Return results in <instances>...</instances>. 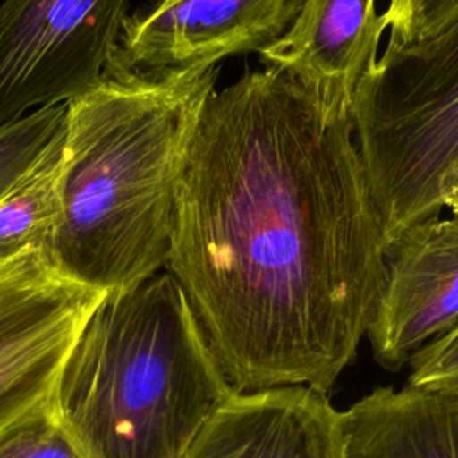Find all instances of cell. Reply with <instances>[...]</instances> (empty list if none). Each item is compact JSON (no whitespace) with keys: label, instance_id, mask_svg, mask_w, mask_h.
<instances>
[{"label":"cell","instance_id":"obj_14","mask_svg":"<svg viewBox=\"0 0 458 458\" xmlns=\"http://www.w3.org/2000/svg\"><path fill=\"white\" fill-rule=\"evenodd\" d=\"M0 458H88L52 401L0 435Z\"/></svg>","mask_w":458,"mask_h":458},{"label":"cell","instance_id":"obj_3","mask_svg":"<svg viewBox=\"0 0 458 458\" xmlns=\"http://www.w3.org/2000/svg\"><path fill=\"white\" fill-rule=\"evenodd\" d=\"M234 392L182 288L161 270L102 299L64 360L52 408L88 458H186Z\"/></svg>","mask_w":458,"mask_h":458},{"label":"cell","instance_id":"obj_16","mask_svg":"<svg viewBox=\"0 0 458 458\" xmlns=\"http://www.w3.org/2000/svg\"><path fill=\"white\" fill-rule=\"evenodd\" d=\"M458 13V0H388L383 13L392 43L415 41Z\"/></svg>","mask_w":458,"mask_h":458},{"label":"cell","instance_id":"obj_11","mask_svg":"<svg viewBox=\"0 0 458 458\" xmlns=\"http://www.w3.org/2000/svg\"><path fill=\"white\" fill-rule=\"evenodd\" d=\"M340 458H458V394L376 388L340 411Z\"/></svg>","mask_w":458,"mask_h":458},{"label":"cell","instance_id":"obj_1","mask_svg":"<svg viewBox=\"0 0 458 458\" xmlns=\"http://www.w3.org/2000/svg\"><path fill=\"white\" fill-rule=\"evenodd\" d=\"M165 268L236 392L327 394L386 279L352 118L276 66L213 89L177 182Z\"/></svg>","mask_w":458,"mask_h":458},{"label":"cell","instance_id":"obj_9","mask_svg":"<svg viewBox=\"0 0 458 458\" xmlns=\"http://www.w3.org/2000/svg\"><path fill=\"white\" fill-rule=\"evenodd\" d=\"M340 411L310 386L234 392L186 458H340Z\"/></svg>","mask_w":458,"mask_h":458},{"label":"cell","instance_id":"obj_13","mask_svg":"<svg viewBox=\"0 0 458 458\" xmlns=\"http://www.w3.org/2000/svg\"><path fill=\"white\" fill-rule=\"evenodd\" d=\"M66 118V104L39 107L0 129V199L34 163Z\"/></svg>","mask_w":458,"mask_h":458},{"label":"cell","instance_id":"obj_7","mask_svg":"<svg viewBox=\"0 0 458 458\" xmlns=\"http://www.w3.org/2000/svg\"><path fill=\"white\" fill-rule=\"evenodd\" d=\"M304 0H156L125 16L107 64L122 70L215 66L261 52L293 23Z\"/></svg>","mask_w":458,"mask_h":458},{"label":"cell","instance_id":"obj_12","mask_svg":"<svg viewBox=\"0 0 458 458\" xmlns=\"http://www.w3.org/2000/svg\"><path fill=\"white\" fill-rule=\"evenodd\" d=\"M64 145L63 122L34 163L0 199V261L30 247L45 249L54 236L63 215Z\"/></svg>","mask_w":458,"mask_h":458},{"label":"cell","instance_id":"obj_15","mask_svg":"<svg viewBox=\"0 0 458 458\" xmlns=\"http://www.w3.org/2000/svg\"><path fill=\"white\" fill-rule=\"evenodd\" d=\"M410 386L458 394V322L410 358Z\"/></svg>","mask_w":458,"mask_h":458},{"label":"cell","instance_id":"obj_5","mask_svg":"<svg viewBox=\"0 0 458 458\" xmlns=\"http://www.w3.org/2000/svg\"><path fill=\"white\" fill-rule=\"evenodd\" d=\"M129 0L0 4V129L93 89L114 52Z\"/></svg>","mask_w":458,"mask_h":458},{"label":"cell","instance_id":"obj_2","mask_svg":"<svg viewBox=\"0 0 458 458\" xmlns=\"http://www.w3.org/2000/svg\"><path fill=\"white\" fill-rule=\"evenodd\" d=\"M218 64L122 70L66 102L61 222L45 247L68 277L125 292L166 265L175 190Z\"/></svg>","mask_w":458,"mask_h":458},{"label":"cell","instance_id":"obj_10","mask_svg":"<svg viewBox=\"0 0 458 458\" xmlns=\"http://www.w3.org/2000/svg\"><path fill=\"white\" fill-rule=\"evenodd\" d=\"M385 29L374 0H304L290 29L259 57L288 72L331 111L351 116Z\"/></svg>","mask_w":458,"mask_h":458},{"label":"cell","instance_id":"obj_4","mask_svg":"<svg viewBox=\"0 0 458 458\" xmlns=\"http://www.w3.org/2000/svg\"><path fill=\"white\" fill-rule=\"evenodd\" d=\"M351 118L386 249L444 209L458 215V13L415 41H388Z\"/></svg>","mask_w":458,"mask_h":458},{"label":"cell","instance_id":"obj_8","mask_svg":"<svg viewBox=\"0 0 458 458\" xmlns=\"http://www.w3.org/2000/svg\"><path fill=\"white\" fill-rule=\"evenodd\" d=\"M458 322V215L404 231L386 249V279L367 336L377 363L399 370Z\"/></svg>","mask_w":458,"mask_h":458},{"label":"cell","instance_id":"obj_6","mask_svg":"<svg viewBox=\"0 0 458 458\" xmlns=\"http://www.w3.org/2000/svg\"><path fill=\"white\" fill-rule=\"evenodd\" d=\"M106 295L64 276L41 247L0 261V435L52 401L70 349Z\"/></svg>","mask_w":458,"mask_h":458}]
</instances>
